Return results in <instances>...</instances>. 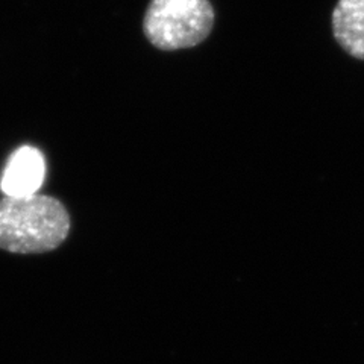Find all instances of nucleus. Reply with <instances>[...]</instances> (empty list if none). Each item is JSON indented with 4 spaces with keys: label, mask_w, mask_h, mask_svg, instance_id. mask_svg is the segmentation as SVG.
<instances>
[{
    "label": "nucleus",
    "mask_w": 364,
    "mask_h": 364,
    "mask_svg": "<svg viewBox=\"0 0 364 364\" xmlns=\"http://www.w3.org/2000/svg\"><path fill=\"white\" fill-rule=\"evenodd\" d=\"M70 215L52 196L0 199V249L13 254H43L64 243Z\"/></svg>",
    "instance_id": "f257e3e1"
},
{
    "label": "nucleus",
    "mask_w": 364,
    "mask_h": 364,
    "mask_svg": "<svg viewBox=\"0 0 364 364\" xmlns=\"http://www.w3.org/2000/svg\"><path fill=\"white\" fill-rule=\"evenodd\" d=\"M214 9L210 0H151L144 16V36L155 48H193L210 36Z\"/></svg>",
    "instance_id": "f03ea898"
},
{
    "label": "nucleus",
    "mask_w": 364,
    "mask_h": 364,
    "mask_svg": "<svg viewBox=\"0 0 364 364\" xmlns=\"http://www.w3.org/2000/svg\"><path fill=\"white\" fill-rule=\"evenodd\" d=\"M46 178V161L37 147L25 144L9 156L0 178V190L8 198L37 195Z\"/></svg>",
    "instance_id": "7ed1b4c3"
},
{
    "label": "nucleus",
    "mask_w": 364,
    "mask_h": 364,
    "mask_svg": "<svg viewBox=\"0 0 364 364\" xmlns=\"http://www.w3.org/2000/svg\"><path fill=\"white\" fill-rule=\"evenodd\" d=\"M333 33L348 55L364 61V0H338L333 11Z\"/></svg>",
    "instance_id": "20e7f679"
}]
</instances>
